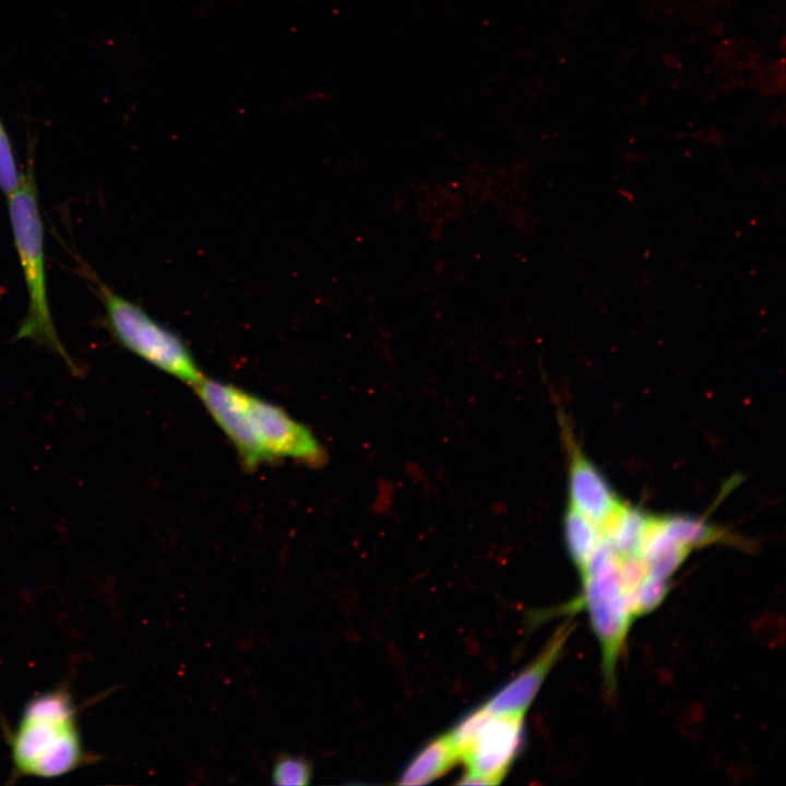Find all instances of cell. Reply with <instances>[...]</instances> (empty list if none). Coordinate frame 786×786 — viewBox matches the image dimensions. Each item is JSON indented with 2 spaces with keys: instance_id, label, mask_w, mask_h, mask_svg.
<instances>
[{
  "instance_id": "cell-10",
  "label": "cell",
  "mask_w": 786,
  "mask_h": 786,
  "mask_svg": "<svg viewBox=\"0 0 786 786\" xmlns=\"http://www.w3.org/2000/svg\"><path fill=\"white\" fill-rule=\"evenodd\" d=\"M563 528L568 553L581 573L602 540V527L569 505Z\"/></svg>"
},
{
  "instance_id": "cell-6",
  "label": "cell",
  "mask_w": 786,
  "mask_h": 786,
  "mask_svg": "<svg viewBox=\"0 0 786 786\" xmlns=\"http://www.w3.org/2000/svg\"><path fill=\"white\" fill-rule=\"evenodd\" d=\"M569 445V505L603 526L622 505L603 473L579 449L571 434Z\"/></svg>"
},
{
  "instance_id": "cell-3",
  "label": "cell",
  "mask_w": 786,
  "mask_h": 786,
  "mask_svg": "<svg viewBox=\"0 0 786 786\" xmlns=\"http://www.w3.org/2000/svg\"><path fill=\"white\" fill-rule=\"evenodd\" d=\"M8 209L14 246L27 290V310L16 340L44 345L61 356L73 373L78 367L62 345L49 309L45 267L44 228L37 186L32 167L22 172L19 187L8 195Z\"/></svg>"
},
{
  "instance_id": "cell-13",
  "label": "cell",
  "mask_w": 786,
  "mask_h": 786,
  "mask_svg": "<svg viewBox=\"0 0 786 786\" xmlns=\"http://www.w3.org/2000/svg\"><path fill=\"white\" fill-rule=\"evenodd\" d=\"M22 172L19 169L13 146L0 117V190L7 196L20 184Z\"/></svg>"
},
{
  "instance_id": "cell-9",
  "label": "cell",
  "mask_w": 786,
  "mask_h": 786,
  "mask_svg": "<svg viewBox=\"0 0 786 786\" xmlns=\"http://www.w3.org/2000/svg\"><path fill=\"white\" fill-rule=\"evenodd\" d=\"M652 521V515L622 504L603 526V538L621 556L641 557Z\"/></svg>"
},
{
  "instance_id": "cell-12",
  "label": "cell",
  "mask_w": 786,
  "mask_h": 786,
  "mask_svg": "<svg viewBox=\"0 0 786 786\" xmlns=\"http://www.w3.org/2000/svg\"><path fill=\"white\" fill-rule=\"evenodd\" d=\"M312 762L303 755L279 754L272 766V783L282 786H301L311 783Z\"/></svg>"
},
{
  "instance_id": "cell-1",
  "label": "cell",
  "mask_w": 786,
  "mask_h": 786,
  "mask_svg": "<svg viewBox=\"0 0 786 786\" xmlns=\"http://www.w3.org/2000/svg\"><path fill=\"white\" fill-rule=\"evenodd\" d=\"M193 386L246 467L285 458L317 467L326 461L313 432L282 407L218 380L203 377Z\"/></svg>"
},
{
  "instance_id": "cell-8",
  "label": "cell",
  "mask_w": 786,
  "mask_h": 786,
  "mask_svg": "<svg viewBox=\"0 0 786 786\" xmlns=\"http://www.w3.org/2000/svg\"><path fill=\"white\" fill-rule=\"evenodd\" d=\"M460 761V755L448 734L441 735L426 746L405 766L398 777L401 785H425L444 775Z\"/></svg>"
},
{
  "instance_id": "cell-5",
  "label": "cell",
  "mask_w": 786,
  "mask_h": 786,
  "mask_svg": "<svg viewBox=\"0 0 786 786\" xmlns=\"http://www.w3.org/2000/svg\"><path fill=\"white\" fill-rule=\"evenodd\" d=\"M524 741L523 714L489 713L462 754L466 765L460 784L496 785L507 774Z\"/></svg>"
},
{
  "instance_id": "cell-2",
  "label": "cell",
  "mask_w": 786,
  "mask_h": 786,
  "mask_svg": "<svg viewBox=\"0 0 786 786\" xmlns=\"http://www.w3.org/2000/svg\"><path fill=\"white\" fill-rule=\"evenodd\" d=\"M9 746L13 770L20 777H59L91 761L76 706L62 689L44 692L26 703Z\"/></svg>"
},
{
  "instance_id": "cell-7",
  "label": "cell",
  "mask_w": 786,
  "mask_h": 786,
  "mask_svg": "<svg viewBox=\"0 0 786 786\" xmlns=\"http://www.w3.org/2000/svg\"><path fill=\"white\" fill-rule=\"evenodd\" d=\"M571 631L572 627L569 623L559 628L533 663L500 688L483 705L492 714L524 715L561 655Z\"/></svg>"
},
{
  "instance_id": "cell-11",
  "label": "cell",
  "mask_w": 786,
  "mask_h": 786,
  "mask_svg": "<svg viewBox=\"0 0 786 786\" xmlns=\"http://www.w3.org/2000/svg\"><path fill=\"white\" fill-rule=\"evenodd\" d=\"M657 519L664 533L674 543L690 550L728 540L726 533L699 517L669 515Z\"/></svg>"
},
{
  "instance_id": "cell-4",
  "label": "cell",
  "mask_w": 786,
  "mask_h": 786,
  "mask_svg": "<svg viewBox=\"0 0 786 786\" xmlns=\"http://www.w3.org/2000/svg\"><path fill=\"white\" fill-rule=\"evenodd\" d=\"M97 291L107 326L123 348L188 384L194 385L203 378L190 348L177 333L106 284L98 282Z\"/></svg>"
}]
</instances>
